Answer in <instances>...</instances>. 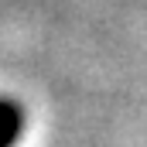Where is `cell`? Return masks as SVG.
<instances>
[{"mask_svg": "<svg viewBox=\"0 0 147 147\" xmlns=\"http://www.w3.org/2000/svg\"><path fill=\"white\" fill-rule=\"evenodd\" d=\"M0 113H3V140H0V147H14L17 137H21V127H24V110L14 96H7Z\"/></svg>", "mask_w": 147, "mask_h": 147, "instance_id": "obj_1", "label": "cell"}]
</instances>
